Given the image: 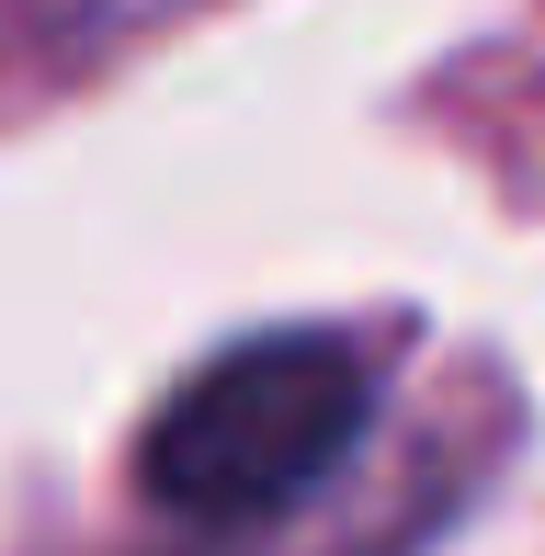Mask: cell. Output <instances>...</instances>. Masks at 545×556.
Instances as JSON below:
<instances>
[{"label": "cell", "instance_id": "6da1fadb", "mask_svg": "<svg viewBox=\"0 0 545 556\" xmlns=\"http://www.w3.org/2000/svg\"><path fill=\"white\" fill-rule=\"evenodd\" d=\"M364 420H376V364L341 330H262L216 352L193 387H170V409L137 443V477L170 522L251 534L364 443Z\"/></svg>", "mask_w": 545, "mask_h": 556}]
</instances>
